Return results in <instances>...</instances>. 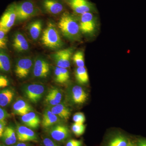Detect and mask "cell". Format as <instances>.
Returning a JSON list of instances; mask_svg holds the SVG:
<instances>
[{
  "mask_svg": "<svg viewBox=\"0 0 146 146\" xmlns=\"http://www.w3.org/2000/svg\"><path fill=\"white\" fill-rule=\"evenodd\" d=\"M82 141L75 139H72L69 140L67 142L66 146H82Z\"/></svg>",
  "mask_w": 146,
  "mask_h": 146,
  "instance_id": "obj_34",
  "label": "cell"
},
{
  "mask_svg": "<svg viewBox=\"0 0 146 146\" xmlns=\"http://www.w3.org/2000/svg\"><path fill=\"white\" fill-rule=\"evenodd\" d=\"M58 116L54 114L51 111L47 110L44 113L42 119V125L44 127H48L53 125L59 121Z\"/></svg>",
  "mask_w": 146,
  "mask_h": 146,
  "instance_id": "obj_22",
  "label": "cell"
},
{
  "mask_svg": "<svg viewBox=\"0 0 146 146\" xmlns=\"http://www.w3.org/2000/svg\"><path fill=\"white\" fill-rule=\"evenodd\" d=\"M85 126L83 124H79L74 123L72 127V130L73 133L77 137L83 135L85 132Z\"/></svg>",
  "mask_w": 146,
  "mask_h": 146,
  "instance_id": "obj_27",
  "label": "cell"
},
{
  "mask_svg": "<svg viewBox=\"0 0 146 146\" xmlns=\"http://www.w3.org/2000/svg\"><path fill=\"white\" fill-rule=\"evenodd\" d=\"M128 146H136V144L131 142L130 143H129V145Z\"/></svg>",
  "mask_w": 146,
  "mask_h": 146,
  "instance_id": "obj_41",
  "label": "cell"
},
{
  "mask_svg": "<svg viewBox=\"0 0 146 146\" xmlns=\"http://www.w3.org/2000/svg\"><path fill=\"white\" fill-rule=\"evenodd\" d=\"M60 71L63 77L65 82L68 81L70 78V74L67 68H60Z\"/></svg>",
  "mask_w": 146,
  "mask_h": 146,
  "instance_id": "obj_35",
  "label": "cell"
},
{
  "mask_svg": "<svg viewBox=\"0 0 146 146\" xmlns=\"http://www.w3.org/2000/svg\"><path fill=\"white\" fill-rule=\"evenodd\" d=\"M136 146H146V139L141 138L139 139L136 144Z\"/></svg>",
  "mask_w": 146,
  "mask_h": 146,
  "instance_id": "obj_39",
  "label": "cell"
},
{
  "mask_svg": "<svg viewBox=\"0 0 146 146\" xmlns=\"http://www.w3.org/2000/svg\"><path fill=\"white\" fill-rule=\"evenodd\" d=\"M51 111L58 117L65 120L69 119L71 114L69 108L65 105L61 104H59L53 106Z\"/></svg>",
  "mask_w": 146,
  "mask_h": 146,
  "instance_id": "obj_19",
  "label": "cell"
},
{
  "mask_svg": "<svg viewBox=\"0 0 146 146\" xmlns=\"http://www.w3.org/2000/svg\"><path fill=\"white\" fill-rule=\"evenodd\" d=\"M37 11L35 4L31 0H27L16 4V20L25 21L35 16Z\"/></svg>",
  "mask_w": 146,
  "mask_h": 146,
  "instance_id": "obj_4",
  "label": "cell"
},
{
  "mask_svg": "<svg viewBox=\"0 0 146 146\" xmlns=\"http://www.w3.org/2000/svg\"><path fill=\"white\" fill-rule=\"evenodd\" d=\"M52 138L58 142L66 140L70 136V131L68 127L63 125H57L53 127L50 130Z\"/></svg>",
  "mask_w": 146,
  "mask_h": 146,
  "instance_id": "obj_13",
  "label": "cell"
},
{
  "mask_svg": "<svg viewBox=\"0 0 146 146\" xmlns=\"http://www.w3.org/2000/svg\"><path fill=\"white\" fill-rule=\"evenodd\" d=\"M64 3L63 0H43L42 6L48 13L58 15L64 10Z\"/></svg>",
  "mask_w": 146,
  "mask_h": 146,
  "instance_id": "obj_11",
  "label": "cell"
},
{
  "mask_svg": "<svg viewBox=\"0 0 146 146\" xmlns=\"http://www.w3.org/2000/svg\"><path fill=\"white\" fill-rule=\"evenodd\" d=\"M88 95L82 87L78 85L73 86L72 89V98L76 104H82L86 101Z\"/></svg>",
  "mask_w": 146,
  "mask_h": 146,
  "instance_id": "obj_16",
  "label": "cell"
},
{
  "mask_svg": "<svg viewBox=\"0 0 146 146\" xmlns=\"http://www.w3.org/2000/svg\"><path fill=\"white\" fill-rule=\"evenodd\" d=\"M42 27V22L39 20L33 21L30 24L29 27V33L33 40H36L40 36Z\"/></svg>",
  "mask_w": 146,
  "mask_h": 146,
  "instance_id": "obj_21",
  "label": "cell"
},
{
  "mask_svg": "<svg viewBox=\"0 0 146 146\" xmlns=\"http://www.w3.org/2000/svg\"><path fill=\"white\" fill-rule=\"evenodd\" d=\"M11 66L9 56L5 52L0 51V71L7 72L10 70Z\"/></svg>",
  "mask_w": 146,
  "mask_h": 146,
  "instance_id": "obj_23",
  "label": "cell"
},
{
  "mask_svg": "<svg viewBox=\"0 0 146 146\" xmlns=\"http://www.w3.org/2000/svg\"><path fill=\"white\" fill-rule=\"evenodd\" d=\"M1 138L3 143L7 145L15 144L17 139L14 129L10 126L5 127Z\"/></svg>",
  "mask_w": 146,
  "mask_h": 146,
  "instance_id": "obj_18",
  "label": "cell"
},
{
  "mask_svg": "<svg viewBox=\"0 0 146 146\" xmlns=\"http://www.w3.org/2000/svg\"><path fill=\"white\" fill-rule=\"evenodd\" d=\"M44 91V86L39 84H29L24 89L27 98L33 103H36L40 100Z\"/></svg>",
  "mask_w": 146,
  "mask_h": 146,
  "instance_id": "obj_8",
  "label": "cell"
},
{
  "mask_svg": "<svg viewBox=\"0 0 146 146\" xmlns=\"http://www.w3.org/2000/svg\"><path fill=\"white\" fill-rule=\"evenodd\" d=\"M16 20V3H13L9 6L0 18V30L8 33Z\"/></svg>",
  "mask_w": 146,
  "mask_h": 146,
  "instance_id": "obj_6",
  "label": "cell"
},
{
  "mask_svg": "<svg viewBox=\"0 0 146 146\" xmlns=\"http://www.w3.org/2000/svg\"><path fill=\"white\" fill-rule=\"evenodd\" d=\"M42 41L44 46L52 49H57L63 46V42L57 28L51 23L43 32Z\"/></svg>",
  "mask_w": 146,
  "mask_h": 146,
  "instance_id": "obj_2",
  "label": "cell"
},
{
  "mask_svg": "<svg viewBox=\"0 0 146 146\" xmlns=\"http://www.w3.org/2000/svg\"><path fill=\"white\" fill-rule=\"evenodd\" d=\"M74 13L80 15L86 12L96 13L97 9L94 3L89 0H63Z\"/></svg>",
  "mask_w": 146,
  "mask_h": 146,
  "instance_id": "obj_5",
  "label": "cell"
},
{
  "mask_svg": "<svg viewBox=\"0 0 146 146\" xmlns=\"http://www.w3.org/2000/svg\"><path fill=\"white\" fill-rule=\"evenodd\" d=\"M73 60L78 67L82 68L85 66L84 54L81 50L78 51L73 55Z\"/></svg>",
  "mask_w": 146,
  "mask_h": 146,
  "instance_id": "obj_26",
  "label": "cell"
},
{
  "mask_svg": "<svg viewBox=\"0 0 146 146\" xmlns=\"http://www.w3.org/2000/svg\"><path fill=\"white\" fill-rule=\"evenodd\" d=\"M4 31L0 30V49L4 48H5L7 43V33Z\"/></svg>",
  "mask_w": 146,
  "mask_h": 146,
  "instance_id": "obj_30",
  "label": "cell"
},
{
  "mask_svg": "<svg viewBox=\"0 0 146 146\" xmlns=\"http://www.w3.org/2000/svg\"><path fill=\"white\" fill-rule=\"evenodd\" d=\"M49 93L54 97L55 100L60 103L62 99V95L59 90L56 88H54L50 90Z\"/></svg>",
  "mask_w": 146,
  "mask_h": 146,
  "instance_id": "obj_31",
  "label": "cell"
},
{
  "mask_svg": "<svg viewBox=\"0 0 146 146\" xmlns=\"http://www.w3.org/2000/svg\"><path fill=\"white\" fill-rule=\"evenodd\" d=\"M0 146H6L5 145H3V144L0 143Z\"/></svg>",
  "mask_w": 146,
  "mask_h": 146,
  "instance_id": "obj_42",
  "label": "cell"
},
{
  "mask_svg": "<svg viewBox=\"0 0 146 146\" xmlns=\"http://www.w3.org/2000/svg\"><path fill=\"white\" fill-rule=\"evenodd\" d=\"M16 145L17 146H27L26 144L23 143H19Z\"/></svg>",
  "mask_w": 146,
  "mask_h": 146,
  "instance_id": "obj_40",
  "label": "cell"
},
{
  "mask_svg": "<svg viewBox=\"0 0 146 146\" xmlns=\"http://www.w3.org/2000/svg\"><path fill=\"white\" fill-rule=\"evenodd\" d=\"M17 139L21 142L36 141L37 136L31 129L25 126H18L16 131Z\"/></svg>",
  "mask_w": 146,
  "mask_h": 146,
  "instance_id": "obj_12",
  "label": "cell"
},
{
  "mask_svg": "<svg viewBox=\"0 0 146 146\" xmlns=\"http://www.w3.org/2000/svg\"><path fill=\"white\" fill-rule=\"evenodd\" d=\"M75 76L77 81L81 84H86L89 82L88 72L85 67H78L75 72Z\"/></svg>",
  "mask_w": 146,
  "mask_h": 146,
  "instance_id": "obj_24",
  "label": "cell"
},
{
  "mask_svg": "<svg viewBox=\"0 0 146 146\" xmlns=\"http://www.w3.org/2000/svg\"><path fill=\"white\" fill-rule=\"evenodd\" d=\"M54 74L55 76L56 81V82L59 83H63L65 82L63 75L60 71V68L57 66L55 69Z\"/></svg>",
  "mask_w": 146,
  "mask_h": 146,
  "instance_id": "obj_29",
  "label": "cell"
},
{
  "mask_svg": "<svg viewBox=\"0 0 146 146\" xmlns=\"http://www.w3.org/2000/svg\"><path fill=\"white\" fill-rule=\"evenodd\" d=\"M14 96V92L11 89H5L0 91V106L5 107L8 105L12 101Z\"/></svg>",
  "mask_w": 146,
  "mask_h": 146,
  "instance_id": "obj_20",
  "label": "cell"
},
{
  "mask_svg": "<svg viewBox=\"0 0 146 146\" xmlns=\"http://www.w3.org/2000/svg\"><path fill=\"white\" fill-rule=\"evenodd\" d=\"M74 49L72 48L60 50L53 54V58L57 67L68 68L70 66L71 57L73 55Z\"/></svg>",
  "mask_w": 146,
  "mask_h": 146,
  "instance_id": "obj_7",
  "label": "cell"
},
{
  "mask_svg": "<svg viewBox=\"0 0 146 146\" xmlns=\"http://www.w3.org/2000/svg\"><path fill=\"white\" fill-rule=\"evenodd\" d=\"M21 120L28 127L36 129L38 127L41 121L38 115L34 112H30L22 116Z\"/></svg>",
  "mask_w": 146,
  "mask_h": 146,
  "instance_id": "obj_15",
  "label": "cell"
},
{
  "mask_svg": "<svg viewBox=\"0 0 146 146\" xmlns=\"http://www.w3.org/2000/svg\"><path fill=\"white\" fill-rule=\"evenodd\" d=\"M45 101L47 104L53 106L60 104L55 100L54 97L49 92L47 94Z\"/></svg>",
  "mask_w": 146,
  "mask_h": 146,
  "instance_id": "obj_32",
  "label": "cell"
},
{
  "mask_svg": "<svg viewBox=\"0 0 146 146\" xmlns=\"http://www.w3.org/2000/svg\"><path fill=\"white\" fill-rule=\"evenodd\" d=\"M12 46L18 52L26 51L29 49L28 42L25 36L21 33H16L13 36Z\"/></svg>",
  "mask_w": 146,
  "mask_h": 146,
  "instance_id": "obj_14",
  "label": "cell"
},
{
  "mask_svg": "<svg viewBox=\"0 0 146 146\" xmlns=\"http://www.w3.org/2000/svg\"><path fill=\"white\" fill-rule=\"evenodd\" d=\"M78 18L81 33L89 36L94 34L98 27V18L94 13H84L80 15Z\"/></svg>",
  "mask_w": 146,
  "mask_h": 146,
  "instance_id": "obj_3",
  "label": "cell"
},
{
  "mask_svg": "<svg viewBox=\"0 0 146 146\" xmlns=\"http://www.w3.org/2000/svg\"><path fill=\"white\" fill-rule=\"evenodd\" d=\"M58 27L63 36L71 41H78L81 37L79 18L68 12L63 13L58 23Z\"/></svg>",
  "mask_w": 146,
  "mask_h": 146,
  "instance_id": "obj_1",
  "label": "cell"
},
{
  "mask_svg": "<svg viewBox=\"0 0 146 146\" xmlns=\"http://www.w3.org/2000/svg\"><path fill=\"white\" fill-rule=\"evenodd\" d=\"M130 142L125 136L118 135L111 139L108 146H128Z\"/></svg>",
  "mask_w": 146,
  "mask_h": 146,
  "instance_id": "obj_25",
  "label": "cell"
},
{
  "mask_svg": "<svg viewBox=\"0 0 146 146\" xmlns=\"http://www.w3.org/2000/svg\"><path fill=\"white\" fill-rule=\"evenodd\" d=\"M8 116V113L4 109L0 107V121H4L5 119Z\"/></svg>",
  "mask_w": 146,
  "mask_h": 146,
  "instance_id": "obj_37",
  "label": "cell"
},
{
  "mask_svg": "<svg viewBox=\"0 0 146 146\" xmlns=\"http://www.w3.org/2000/svg\"><path fill=\"white\" fill-rule=\"evenodd\" d=\"M33 65V60L31 58L25 57L19 59L15 67L16 75L20 78H25L28 75Z\"/></svg>",
  "mask_w": 146,
  "mask_h": 146,
  "instance_id": "obj_9",
  "label": "cell"
},
{
  "mask_svg": "<svg viewBox=\"0 0 146 146\" xmlns=\"http://www.w3.org/2000/svg\"><path fill=\"white\" fill-rule=\"evenodd\" d=\"M17 146V145H14V146Z\"/></svg>",
  "mask_w": 146,
  "mask_h": 146,
  "instance_id": "obj_43",
  "label": "cell"
},
{
  "mask_svg": "<svg viewBox=\"0 0 146 146\" xmlns=\"http://www.w3.org/2000/svg\"><path fill=\"white\" fill-rule=\"evenodd\" d=\"M73 120L74 123L79 124H83L85 122V117L82 112H77L73 116Z\"/></svg>",
  "mask_w": 146,
  "mask_h": 146,
  "instance_id": "obj_28",
  "label": "cell"
},
{
  "mask_svg": "<svg viewBox=\"0 0 146 146\" xmlns=\"http://www.w3.org/2000/svg\"><path fill=\"white\" fill-rule=\"evenodd\" d=\"M50 65L44 58L38 57L35 60L33 68V74L39 78L46 77L50 72Z\"/></svg>",
  "mask_w": 146,
  "mask_h": 146,
  "instance_id": "obj_10",
  "label": "cell"
},
{
  "mask_svg": "<svg viewBox=\"0 0 146 146\" xmlns=\"http://www.w3.org/2000/svg\"><path fill=\"white\" fill-rule=\"evenodd\" d=\"M13 109L15 114L22 116L32 110L31 106L23 100H19L15 102L13 105Z\"/></svg>",
  "mask_w": 146,
  "mask_h": 146,
  "instance_id": "obj_17",
  "label": "cell"
},
{
  "mask_svg": "<svg viewBox=\"0 0 146 146\" xmlns=\"http://www.w3.org/2000/svg\"><path fill=\"white\" fill-rule=\"evenodd\" d=\"M43 143L45 146H58L52 140L49 138H45L43 140Z\"/></svg>",
  "mask_w": 146,
  "mask_h": 146,
  "instance_id": "obj_36",
  "label": "cell"
},
{
  "mask_svg": "<svg viewBox=\"0 0 146 146\" xmlns=\"http://www.w3.org/2000/svg\"><path fill=\"white\" fill-rule=\"evenodd\" d=\"M9 83L8 79L6 77L0 75V89L8 86Z\"/></svg>",
  "mask_w": 146,
  "mask_h": 146,
  "instance_id": "obj_33",
  "label": "cell"
},
{
  "mask_svg": "<svg viewBox=\"0 0 146 146\" xmlns=\"http://www.w3.org/2000/svg\"><path fill=\"white\" fill-rule=\"evenodd\" d=\"M6 122L5 121H0V138H1L6 127Z\"/></svg>",
  "mask_w": 146,
  "mask_h": 146,
  "instance_id": "obj_38",
  "label": "cell"
}]
</instances>
